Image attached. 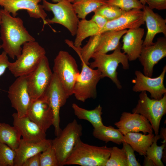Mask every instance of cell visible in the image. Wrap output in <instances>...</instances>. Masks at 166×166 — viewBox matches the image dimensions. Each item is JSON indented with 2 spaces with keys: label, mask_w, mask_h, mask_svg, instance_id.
Returning <instances> with one entry per match:
<instances>
[{
  "label": "cell",
  "mask_w": 166,
  "mask_h": 166,
  "mask_svg": "<svg viewBox=\"0 0 166 166\" xmlns=\"http://www.w3.org/2000/svg\"><path fill=\"white\" fill-rule=\"evenodd\" d=\"M0 25L2 48L13 59L20 55L21 46L24 43L35 41L25 27L21 18L13 16L4 9L1 10Z\"/></svg>",
  "instance_id": "cell-1"
},
{
  "label": "cell",
  "mask_w": 166,
  "mask_h": 166,
  "mask_svg": "<svg viewBox=\"0 0 166 166\" xmlns=\"http://www.w3.org/2000/svg\"><path fill=\"white\" fill-rule=\"evenodd\" d=\"M111 147L90 145L79 139L64 165L105 166L109 159Z\"/></svg>",
  "instance_id": "cell-2"
},
{
  "label": "cell",
  "mask_w": 166,
  "mask_h": 166,
  "mask_svg": "<svg viewBox=\"0 0 166 166\" xmlns=\"http://www.w3.org/2000/svg\"><path fill=\"white\" fill-rule=\"evenodd\" d=\"M121 43L110 54L94 53L91 58L93 61L89 65L90 68H96L101 72V78H109L119 89H121L122 86L117 77V67L121 64L124 69L129 68L128 57L121 52Z\"/></svg>",
  "instance_id": "cell-3"
},
{
  "label": "cell",
  "mask_w": 166,
  "mask_h": 166,
  "mask_svg": "<svg viewBox=\"0 0 166 166\" xmlns=\"http://www.w3.org/2000/svg\"><path fill=\"white\" fill-rule=\"evenodd\" d=\"M45 54V49L35 41L26 42L20 55L15 61L10 62L8 69L16 77L27 75L37 67Z\"/></svg>",
  "instance_id": "cell-4"
},
{
  "label": "cell",
  "mask_w": 166,
  "mask_h": 166,
  "mask_svg": "<svg viewBox=\"0 0 166 166\" xmlns=\"http://www.w3.org/2000/svg\"><path fill=\"white\" fill-rule=\"evenodd\" d=\"M132 112L144 117L151 124L155 135L158 134L161 120L166 113V93L161 99L156 100L149 97L146 91L141 92Z\"/></svg>",
  "instance_id": "cell-5"
},
{
  "label": "cell",
  "mask_w": 166,
  "mask_h": 166,
  "mask_svg": "<svg viewBox=\"0 0 166 166\" xmlns=\"http://www.w3.org/2000/svg\"><path fill=\"white\" fill-rule=\"evenodd\" d=\"M82 131V125L74 119L61 130L58 136L52 140L51 144L55 151L59 166L64 165L76 142L80 139Z\"/></svg>",
  "instance_id": "cell-6"
},
{
  "label": "cell",
  "mask_w": 166,
  "mask_h": 166,
  "mask_svg": "<svg viewBox=\"0 0 166 166\" xmlns=\"http://www.w3.org/2000/svg\"><path fill=\"white\" fill-rule=\"evenodd\" d=\"M44 9L52 12L53 17L46 19L48 24H58L66 28L73 36H75L79 22L73 3L68 0H62L56 3L42 0Z\"/></svg>",
  "instance_id": "cell-7"
},
{
  "label": "cell",
  "mask_w": 166,
  "mask_h": 166,
  "mask_svg": "<svg viewBox=\"0 0 166 166\" xmlns=\"http://www.w3.org/2000/svg\"><path fill=\"white\" fill-rule=\"evenodd\" d=\"M53 70L68 95L69 97L73 95L76 79L80 73L74 58L68 52L60 51L54 59Z\"/></svg>",
  "instance_id": "cell-8"
},
{
  "label": "cell",
  "mask_w": 166,
  "mask_h": 166,
  "mask_svg": "<svg viewBox=\"0 0 166 166\" xmlns=\"http://www.w3.org/2000/svg\"><path fill=\"white\" fill-rule=\"evenodd\" d=\"M81 61V70L77 77L73 94L77 100L84 102L88 99L96 98L97 86L101 79V73Z\"/></svg>",
  "instance_id": "cell-9"
},
{
  "label": "cell",
  "mask_w": 166,
  "mask_h": 166,
  "mask_svg": "<svg viewBox=\"0 0 166 166\" xmlns=\"http://www.w3.org/2000/svg\"><path fill=\"white\" fill-rule=\"evenodd\" d=\"M53 75L48 59L45 55L37 67L27 75L28 89L32 100L44 96L51 83Z\"/></svg>",
  "instance_id": "cell-10"
},
{
  "label": "cell",
  "mask_w": 166,
  "mask_h": 166,
  "mask_svg": "<svg viewBox=\"0 0 166 166\" xmlns=\"http://www.w3.org/2000/svg\"><path fill=\"white\" fill-rule=\"evenodd\" d=\"M53 73L51 82L43 97L45 98L53 111L54 133L55 135L57 136L62 130L60 127V109L65 104L69 96L57 75Z\"/></svg>",
  "instance_id": "cell-11"
},
{
  "label": "cell",
  "mask_w": 166,
  "mask_h": 166,
  "mask_svg": "<svg viewBox=\"0 0 166 166\" xmlns=\"http://www.w3.org/2000/svg\"><path fill=\"white\" fill-rule=\"evenodd\" d=\"M17 78L10 86L8 91V97L11 106L16 111L19 117L27 115L32 101L27 87V75Z\"/></svg>",
  "instance_id": "cell-12"
},
{
  "label": "cell",
  "mask_w": 166,
  "mask_h": 166,
  "mask_svg": "<svg viewBox=\"0 0 166 166\" xmlns=\"http://www.w3.org/2000/svg\"><path fill=\"white\" fill-rule=\"evenodd\" d=\"M166 72V65L163 68L159 76L155 78L146 76L139 70L135 71L136 77L132 80V83L134 84L132 88L133 91H148L150 94L151 98L161 99L166 93V88L164 84Z\"/></svg>",
  "instance_id": "cell-13"
},
{
  "label": "cell",
  "mask_w": 166,
  "mask_h": 166,
  "mask_svg": "<svg viewBox=\"0 0 166 166\" xmlns=\"http://www.w3.org/2000/svg\"><path fill=\"white\" fill-rule=\"evenodd\" d=\"M166 56V37L158 38L151 45L143 46L138 58L143 67V74L152 77L154 66Z\"/></svg>",
  "instance_id": "cell-14"
},
{
  "label": "cell",
  "mask_w": 166,
  "mask_h": 166,
  "mask_svg": "<svg viewBox=\"0 0 166 166\" xmlns=\"http://www.w3.org/2000/svg\"><path fill=\"white\" fill-rule=\"evenodd\" d=\"M27 115L46 132L53 125V112L44 97L32 100Z\"/></svg>",
  "instance_id": "cell-15"
},
{
  "label": "cell",
  "mask_w": 166,
  "mask_h": 166,
  "mask_svg": "<svg viewBox=\"0 0 166 166\" xmlns=\"http://www.w3.org/2000/svg\"><path fill=\"white\" fill-rule=\"evenodd\" d=\"M4 10L16 17L20 10H26L30 17L41 18L43 26L47 24V14L42 5L39 4L42 0H2Z\"/></svg>",
  "instance_id": "cell-16"
},
{
  "label": "cell",
  "mask_w": 166,
  "mask_h": 166,
  "mask_svg": "<svg viewBox=\"0 0 166 166\" xmlns=\"http://www.w3.org/2000/svg\"><path fill=\"white\" fill-rule=\"evenodd\" d=\"M115 125L123 135L129 132H143L153 133L152 127L149 121L143 116L138 113L124 112L120 120Z\"/></svg>",
  "instance_id": "cell-17"
},
{
  "label": "cell",
  "mask_w": 166,
  "mask_h": 166,
  "mask_svg": "<svg viewBox=\"0 0 166 166\" xmlns=\"http://www.w3.org/2000/svg\"><path fill=\"white\" fill-rule=\"evenodd\" d=\"M143 10L133 9L125 11L117 18L108 21L100 31V34L109 30L119 31L128 29H133L140 27L144 24Z\"/></svg>",
  "instance_id": "cell-18"
},
{
  "label": "cell",
  "mask_w": 166,
  "mask_h": 166,
  "mask_svg": "<svg viewBox=\"0 0 166 166\" xmlns=\"http://www.w3.org/2000/svg\"><path fill=\"white\" fill-rule=\"evenodd\" d=\"M13 124L19 131L22 139L31 142H38L46 139V132L26 115L19 117L17 113H13Z\"/></svg>",
  "instance_id": "cell-19"
},
{
  "label": "cell",
  "mask_w": 166,
  "mask_h": 166,
  "mask_svg": "<svg viewBox=\"0 0 166 166\" xmlns=\"http://www.w3.org/2000/svg\"><path fill=\"white\" fill-rule=\"evenodd\" d=\"M142 10L147 28L143 46H148L154 43L153 40L156 34L162 33L166 37V19L154 12L153 10L147 6L144 5Z\"/></svg>",
  "instance_id": "cell-20"
},
{
  "label": "cell",
  "mask_w": 166,
  "mask_h": 166,
  "mask_svg": "<svg viewBox=\"0 0 166 166\" xmlns=\"http://www.w3.org/2000/svg\"><path fill=\"white\" fill-rule=\"evenodd\" d=\"M144 34V29L139 27L128 29L122 36L121 49L127 55L128 61H134L139 58L143 47Z\"/></svg>",
  "instance_id": "cell-21"
},
{
  "label": "cell",
  "mask_w": 166,
  "mask_h": 166,
  "mask_svg": "<svg viewBox=\"0 0 166 166\" xmlns=\"http://www.w3.org/2000/svg\"><path fill=\"white\" fill-rule=\"evenodd\" d=\"M51 143L52 140L46 139L38 142H31L21 138L18 147L15 150L14 166H22L26 160L44 151Z\"/></svg>",
  "instance_id": "cell-22"
},
{
  "label": "cell",
  "mask_w": 166,
  "mask_h": 166,
  "mask_svg": "<svg viewBox=\"0 0 166 166\" xmlns=\"http://www.w3.org/2000/svg\"><path fill=\"white\" fill-rule=\"evenodd\" d=\"M127 31V30H109L101 33L99 42L95 53H107L115 50L121 44L120 40Z\"/></svg>",
  "instance_id": "cell-23"
},
{
  "label": "cell",
  "mask_w": 166,
  "mask_h": 166,
  "mask_svg": "<svg viewBox=\"0 0 166 166\" xmlns=\"http://www.w3.org/2000/svg\"><path fill=\"white\" fill-rule=\"evenodd\" d=\"M124 135V142L134 151L144 156L146 155L147 150L153 142L155 136L153 133L146 135L135 132H129Z\"/></svg>",
  "instance_id": "cell-24"
},
{
  "label": "cell",
  "mask_w": 166,
  "mask_h": 166,
  "mask_svg": "<svg viewBox=\"0 0 166 166\" xmlns=\"http://www.w3.org/2000/svg\"><path fill=\"white\" fill-rule=\"evenodd\" d=\"M72 108L74 114L80 119L85 120L89 122L94 128H98L104 125L101 115L102 107L99 105L92 110H87L79 107L73 103Z\"/></svg>",
  "instance_id": "cell-25"
},
{
  "label": "cell",
  "mask_w": 166,
  "mask_h": 166,
  "mask_svg": "<svg viewBox=\"0 0 166 166\" xmlns=\"http://www.w3.org/2000/svg\"><path fill=\"white\" fill-rule=\"evenodd\" d=\"M101 29L91 19H81L78 22L74 46L80 48L83 41L88 37L100 34Z\"/></svg>",
  "instance_id": "cell-26"
},
{
  "label": "cell",
  "mask_w": 166,
  "mask_h": 166,
  "mask_svg": "<svg viewBox=\"0 0 166 166\" xmlns=\"http://www.w3.org/2000/svg\"><path fill=\"white\" fill-rule=\"evenodd\" d=\"M93 136L96 138L107 143L111 141L120 144L124 142V135L118 129L109 126L104 125L98 128H93Z\"/></svg>",
  "instance_id": "cell-27"
},
{
  "label": "cell",
  "mask_w": 166,
  "mask_h": 166,
  "mask_svg": "<svg viewBox=\"0 0 166 166\" xmlns=\"http://www.w3.org/2000/svg\"><path fill=\"white\" fill-rule=\"evenodd\" d=\"M21 136L17 129L5 123L0 125V142L15 150L18 147Z\"/></svg>",
  "instance_id": "cell-28"
},
{
  "label": "cell",
  "mask_w": 166,
  "mask_h": 166,
  "mask_svg": "<svg viewBox=\"0 0 166 166\" xmlns=\"http://www.w3.org/2000/svg\"><path fill=\"white\" fill-rule=\"evenodd\" d=\"M108 0H76L73 3L79 18L85 19L89 13L107 3Z\"/></svg>",
  "instance_id": "cell-29"
},
{
  "label": "cell",
  "mask_w": 166,
  "mask_h": 166,
  "mask_svg": "<svg viewBox=\"0 0 166 166\" xmlns=\"http://www.w3.org/2000/svg\"><path fill=\"white\" fill-rule=\"evenodd\" d=\"M100 34L91 36L87 43L82 48H76L73 44H68L74 49L78 54L81 61L89 65V61L95 53L100 38Z\"/></svg>",
  "instance_id": "cell-30"
},
{
  "label": "cell",
  "mask_w": 166,
  "mask_h": 166,
  "mask_svg": "<svg viewBox=\"0 0 166 166\" xmlns=\"http://www.w3.org/2000/svg\"><path fill=\"white\" fill-rule=\"evenodd\" d=\"M160 139L159 135H155L154 140L147 149L145 156L152 161L154 166H164L162 158L164 148L166 147V142L163 141L161 145L158 146L157 142Z\"/></svg>",
  "instance_id": "cell-31"
},
{
  "label": "cell",
  "mask_w": 166,
  "mask_h": 166,
  "mask_svg": "<svg viewBox=\"0 0 166 166\" xmlns=\"http://www.w3.org/2000/svg\"><path fill=\"white\" fill-rule=\"evenodd\" d=\"M105 166H128L127 157L124 149L116 146L111 147L109 157Z\"/></svg>",
  "instance_id": "cell-32"
},
{
  "label": "cell",
  "mask_w": 166,
  "mask_h": 166,
  "mask_svg": "<svg viewBox=\"0 0 166 166\" xmlns=\"http://www.w3.org/2000/svg\"><path fill=\"white\" fill-rule=\"evenodd\" d=\"M125 12L118 7L106 4L100 6L93 12L102 16L109 21L117 18Z\"/></svg>",
  "instance_id": "cell-33"
},
{
  "label": "cell",
  "mask_w": 166,
  "mask_h": 166,
  "mask_svg": "<svg viewBox=\"0 0 166 166\" xmlns=\"http://www.w3.org/2000/svg\"><path fill=\"white\" fill-rule=\"evenodd\" d=\"M15 151L0 142V166H14Z\"/></svg>",
  "instance_id": "cell-34"
},
{
  "label": "cell",
  "mask_w": 166,
  "mask_h": 166,
  "mask_svg": "<svg viewBox=\"0 0 166 166\" xmlns=\"http://www.w3.org/2000/svg\"><path fill=\"white\" fill-rule=\"evenodd\" d=\"M40 166H59L55 151L51 144L40 154Z\"/></svg>",
  "instance_id": "cell-35"
},
{
  "label": "cell",
  "mask_w": 166,
  "mask_h": 166,
  "mask_svg": "<svg viewBox=\"0 0 166 166\" xmlns=\"http://www.w3.org/2000/svg\"><path fill=\"white\" fill-rule=\"evenodd\" d=\"M106 4L116 6L125 11L134 9H143L144 6L139 0H108Z\"/></svg>",
  "instance_id": "cell-36"
},
{
  "label": "cell",
  "mask_w": 166,
  "mask_h": 166,
  "mask_svg": "<svg viewBox=\"0 0 166 166\" xmlns=\"http://www.w3.org/2000/svg\"><path fill=\"white\" fill-rule=\"evenodd\" d=\"M127 157L128 166H140L141 165L137 160L134 152L131 146L127 143L124 142L122 143Z\"/></svg>",
  "instance_id": "cell-37"
},
{
  "label": "cell",
  "mask_w": 166,
  "mask_h": 166,
  "mask_svg": "<svg viewBox=\"0 0 166 166\" xmlns=\"http://www.w3.org/2000/svg\"><path fill=\"white\" fill-rule=\"evenodd\" d=\"M146 4L151 9L161 10L166 9V0H145Z\"/></svg>",
  "instance_id": "cell-38"
},
{
  "label": "cell",
  "mask_w": 166,
  "mask_h": 166,
  "mask_svg": "<svg viewBox=\"0 0 166 166\" xmlns=\"http://www.w3.org/2000/svg\"><path fill=\"white\" fill-rule=\"evenodd\" d=\"M10 62L8 60V55L4 51L0 54V77L5 73L8 68Z\"/></svg>",
  "instance_id": "cell-39"
},
{
  "label": "cell",
  "mask_w": 166,
  "mask_h": 166,
  "mask_svg": "<svg viewBox=\"0 0 166 166\" xmlns=\"http://www.w3.org/2000/svg\"><path fill=\"white\" fill-rule=\"evenodd\" d=\"M41 153L26 160L23 163L22 166H40V156Z\"/></svg>",
  "instance_id": "cell-40"
},
{
  "label": "cell",
  "mask_w": 166,
  "mask_h": 166,
  "mask_svg": "<svg viewBox=\"0 0 166 166\" xmlns=\"http://www.w3.org/2000/svg\"><path fill=\"white\" fill-rule=\"evenodd\" d=\"M91 19L96 23L101 29V30L105 26L108 21L105 18L102 16L96 13H94Z\"/></svg>",
  "instance_id": "cell-41"
},
{
  "label": "cell",
  "mask_w": 166,
  "mask_h": 166,
  "mask_svg": "<svg viewBox=\"0 0 166 166\" xmlns=\"http://www.w3.org/2000/svg\"><path fill=\"white\" fill-rule=\"evenodd\" d=\"M159 135L160 138L163 140V141L166 142V128H161L160 131V134Z\"/></svg>",
  "instance_id": "cell-42"
},
{
  "label": "cell",
  "mask_w": 166,
  "mask_h": 166,
  "mask_svg": "<svg viewBox=\"0 0 166 166\" xmlns=\"http://www.w3.org/2000/svg\"><path fill=\"white\" fill-rule=\"evenodd\" d=\"M143 163V165L144 166H154L152 161L149 159L147 158L145 156Z\"/></svg>",
  "instance_id": "cell-43"
},
{
  "label": "cell",
  "mask_w": 166,
  "mask_h": 166,
  "mask_svg": "<svg viewBox=\"0 0 166 166\" xmlns=\"http://www.w3.org/2000/svg\"><path fill=\"white\" fill-rule=\"evenodd\" d=\"M141 3L144 5H145L146 4L145 0H139Z\"/></svg>",
  "instance_id": "cell-44"
},
{
  "label": "cell",
  "mask_w": 166,
  "mask_h": 166,
  "mask_svg": "<svg viewBox=\"0 0 166 166\" xmlns=\"http://www.w3.org/2000/svg\"><path fill=\"white\" fill-rule=\"evenodd\" d=\"M52 1L54 2H55V3H57V2H59L62 0H52Z\"/></svg>",
  "instance_id": "cell-45"
},
{
  "label": "cell",
  "mask_w": 166,
  "mask_h": 166,
  "mask_svg": "<svg viewBox=\"0 0 166 166\" xmlns=\"http://www.w3.org/2000/svg\"><path fill=\"white\" fill-rule=\"evenodd\" d=\"M1 10L0 9V24L1 22Z\"/></svg>",
  "instance_id": "cell-46"
},
{
  "label": "cell",
  "mask_w": 166,
  "mask_h": 166,
  "mask_svg": "<svg viewBox=\"0 0 166 166\" xmlns=\"http://www.w3.org/2000/svg\"><path fill=\"white\" fill-rule=\"evenodd\" d=\"M2 5H3L2 0H0V6H2Z\"/></svg>",
  "instance_id": "cell-47"
},
{
  "label": "cell",
  "mask_w": 166,
  "mask_h": 166,
  "mask_svg": "<svg viewBox=\"0 0 166 166\" xmlns=\"http://www.w3.org/2000/svg\"><path fill=\"white\" fill-rule=\"evenodd\" d=\"M70 2H71V3H73V2H74L76 0H68Z\"/></svg>",
  "instance_id": "cell-48"
},
{
  "label": "cell",
  "mask_w": 166,
  "mask_h": 166,
  "mask_svg": "<svg viewBox=\"0 0 166 166\" xmlns=\"http://www.w3.org/2000/svg\"><path fill=\"white\" fill-rule=\"evenodd\" d=\"M1 48H2V45H1V44H0V49Z\"/></svg>",
  "instance_id": "cell-49"
},
{
  "label": "cell",
  "mask_w": 166,
  "mask_h": 166,
  "mask_svg": "<svg viewBox=\"0 0 166 166\" xmlns=\"http://www.w3.org/2000/svg\"><path fill=\"white\" fill-rule=\"evenodd\" d=\"M1 123H0V124H1Z\"/></svg>",
  "instance_id": "cell-50"
}]
</instances>
